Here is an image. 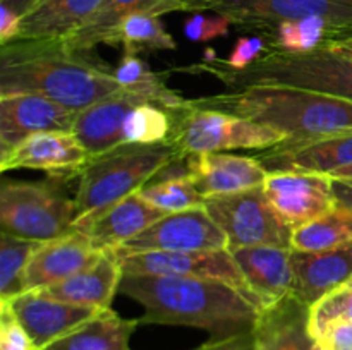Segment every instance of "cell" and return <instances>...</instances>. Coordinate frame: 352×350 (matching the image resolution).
<instances>
[{"label":"cell","instance_id":"1","mask_svg":"<svg viewBox=\"0 0 352 350\" xmlns=\"http://www.w3.org/2000/svg\"><path fill=\"white\" fill-rule=\"evenodd\" d=\"M119 294L143 305L140 325L191 326L210 340L253 331L261 309L220 280L124 273Z\"/></svg>","mask_w":352,"mask_h":350},{"label":"cell","instance_id":"2","mask_svg":"<svg viewBox=\"0 0 352 350\" xmlns=\"http://www.w3.org/2000/svg\"><path fill=\"white\" fill-rule=\"evenodd\" d=\"M65 50L60 41H12L0 54V96L31 93L72 112L122 91L113 72Z\"/></svg>","mask_w":352,"mask_h":350},{"label":"cell","instance_id":"3","mask_svg":"<svg viewBox=\"0 0 352 350\" xmlns=\"http://www.w3.org/2000/svg\"><path fill=\"white\" fill-rule=\"evenodd\" d=\"M188 103L263 124L284 134L285 143H302L352 129V102L291 86H244Z\"/></svg>","mask_w":352,"mask_h":350},{"label":"cell","instance_id":"4","mask_svg":"<svg viewBox=\"0 0 352 350\" xmlns=\"http://www.w3.org/2000/svg\"><path fill=\"white\" fill-rule=\"evenodd\" d=\"M174 160L179 156L167 141L155 144L124 143L91 158L79 175L74 198L78 216L72 230L86 232L103 211L141 191Z\"/></svg>","mask_w":352,"mask_h":350},{"label":"cell","instance_id":"5","mask_svg":"<svg viewBox=\"0 0 352 350\" xmlns=\"http://www.w3.org/2000/svg\"><path fill=\"white\" fill-rule=\"evenodd\" d=\"M198 69L222 79L227 89L277 84L352 102V58L325 47L306 54H291L268 47V50L244 71H226L210 62H203Z\"/></svg>","mask_w":352,"mask_h":350},{"label":"cell","instance_id":"6","mask_svg":"<svg viewBox=\"0 0 352 350\" xmlns=\"http://www.w3.org/2000/svg\"><path fill=\"white\" fill-rule=\"evenodd\" d=\"M167 112L172 119L167 143L174 148L179 160L191 154L230 150L261 151L287 141L284 134L263 124L219 110L196 108L188 100L182 106Z\"/></svg>","mask_w":352,"mask_h":350},{"label":"cell","instance_id":"7","mask_svg":"<svg viewBox=\"0 0 352 350\" xmlns=\"http://www.w3.org/2000/svg\"><path fill=\"white\" fill-rule=\"evenodd\" d=\"M62 180L19 182L3 180L0 187L2 232L21 239L48 242L72 232L76 216L74 199L60 189Z\"/></svg>","mask_w":352,"mask_h":350},{"label":"cell","instance_id":"8","mask_svg":"<svg viewBox=\"0 0 352 350\" xmlns=\"http://www.w3.org/2000/svg\"><path fill=\"white\" fill-rule=\"evenodd\" d=\"M205 208L226 232L229 247L275 246L292 249V229L268 202L261 187L210 196Z\"/></svg>","mask_w":352,"mask_h":350},{"label":"cell","instance_id":"9","mask_svg":"<svg viewBox=\"0 0 352 350\" xmlns=\"http://www.w3.org/2000/svg\"><path fill=\"white\" fill-rule=\"evenodd\" d=\"M117 259L122 268V273L168 275V277L220 280L237 288L248 301L261 309L260 302L251 292L243 271L239 270L229 249L181 250V253L150 250V253L129 254V256L117 257Z\"/></svg>","mask_w":352,"mask_h":350},{"label":"cell","instance_id":"10","mask_svg":"<svg viewBox=\"0 0 352 350\" xmlns=\"http://www.w3.org/2000/svg\"><path fill=\"white\" fill-rule=\"evenodd\" d=\"M212 10L239 27L265 34L278 23L311 16L325 19L337 36L352 33V0H220Z\"/></svg>","mask_w":352,"mask_h":350},{"label":"cell","instance_id":"11","mask_svg":"<svg viewBox=\"0 0 352 350\" xmlns=\"http://www.w3.org/2000/svg\"><path fill=\"white\" fill-rule=\"evenodd\" d=\"M210 249H229V239L205 206H201L188 211L167 213L112 253L117 257H126L150 250L181 253Z\"/></svg>","mask_w":352,"mask_h":350},{"label":"cell","instance_id":"12","mask_svg":"<svg viewBox=\"0 0 352 350\" xmlns=\"http://www.w3.org/2000/svg\"><path fill=\"white\" fill-rule=\"evenodd\" d=\"M263 192L292 230L337 206L330 175L308 172H268Z\"/></svg>","mask_w":352,"mask_h":350},{"label":"cell","instance_id":"13","mask_svg":"<svg viewBox=\"0 0 352 350\" xmlns=\"http://www.w3.org/2000/svg\"><path fill=\"white\" fill-rule=\"evenodd\" d=\"M78 112L31 93L0 96V156L10 153L31 136L72 132Z\"/></svg>","mask_w":352,"mask_h":350},{"label":"cell","instance_id":"14","mask_svg":"<svg viewBox=\"0 0 352 350\" xmlns=\"http://www.w3.org/2000/svg\"><path fill=\"white\" fill-rule=\"evenodd\" d=\"M91 160L78 137L67 130L31 136L10 153L0 156V170L30 168L41 170L50 178L69 180L79 177Z\"/></svg>","mask_w":352,"mask_h":350},{"label":"cell","instance_id":"15","mask_svg":"<svg viewBox=\"0 0 352 350\" xmlns=\"http://www.w3.org/2000/svg\"><path fill=\"white\" fill-rule=\"evenodd\" d=\"M258 161L267 172H308L330 175L352 165V129L261 150Z\"/></svg>","mask_w":352,"mask_h":350},{"label":"cell","instance_id":"16","mask_svg":"<svg viewBox=\"0 0 352 350\" xmlns=\"http://www.w3.org/2000/svg\"><path fill=\"white\" fill-rule=\"evenodd\" d=\"M9 304L38 350L71 333L100 311L62 302L41 290L23 292L10 299Z\"/></svg>","mask_w":352,"mask_h":350},{"label":"cell","instance_id":"17","mask_svg":"<svg viewBox=\"0 0 352 350\" xmlns=\"http://www.w3.org/2000/svg\"><path fill=\"white\" fill-rule=\"evenodd\" d=\"M261 309H267L292 294L294 268L292 249L275 246L229 247Z\"/></svg>","mask_w":352,"mask_h":350},{"label":"cell","instance_id":"18","mask_svg":"<svg viewBox=\"0 0 352 350\" xmlns=\"http://www.w3.org/2000/svg\"><path fill=\"white\" fill-rule=\"evenodd\" d=\"M102 253L95 249L88 233L78 230L60 239L41 242L24 273V292L60 283L95 263Z\"/></svg>","mask_w":352,"mask_h":350},{"label":"cell","instance_id":"19","mask_svg":"<svg viewBox=\"0 0 352 350\" xmlns=\"http://www.w3.org/2000/svg\"><path fill=\"white\" fill-rule=\"evenodd\" d=\"M186 160L189 178L205 199L261 187L268 174L254 156L199 153L191 154Z\"/></svg>","mask_w":352,"mask_h":350},{"label":"cell","instance_id":"20","mask_svg":"<svg viewBox=\"0 0 352 350\" xmlns=\"http://www.w3.org/2000/svg\"><path fill=\"white\" fill-rule=\"evenodd\" d=\"M292 294L309 309L352 280V242L336 249L301 253L292 249Z\"/></svg>","mask_w":352,"mask_h":350},{"label":"cell","instance_id":"21","mask_svg":"<svg viewBox=\"0 0 352 350\" xmlns=\"http://www.w3.org/2000/svg\"><path fill=\"white\" fill-rule=\"evenodd\" d=\"M144 102L136 95L119 91L95 105L78 112L72 134L79 139L89 158L124 144V122L133 108Z\"/></svg>","mask_w":352,"mask_h":350},{"label":"cell","instance_id":"22","mask_svg":"<svg viewBox=\"0 0 352 350\" xmlns=\"http://www.w3.org/2000/svg\"><path fill=\"white\" fill-rule=\"evenodd\" d=\"M311 309L294 294L261 311L254 326V350H320L309 328Z\"/></svg>","mask_w":352,"mask_h":350},{"label":"cell","instance_id":"23","mask_svg":"<svg viewBox=\"0 0 352 350\" xmlns=\"http://www.w3.org/2000/svg\"><path fill=\"white\" fill-rule=\"evenodd\" d=\"M177 10H181V0H102L95 14L62 43L72 54H88L98 45H116L117 27L133 14L162 16Z\"/></svg>","mask_w":352,"mask_h":350},{"label":"cell","instance_id":"24","mask_svg":"<svg viewBox=\"0 0 352 350\" xmlns=\"http://www.w3.org/2000/svg\"><path fill=\"white\" fill-rule=\"evenodd\" d=\"M122 275V268L116 254L112 250H103L98 259L85 270L65 278L60 283L36 290L69 304L107 309L112 304L113 295L119 292Z\"/></svg>","mask_w":352,"mask_h":350},{"label":"cell","instance_id":"25","mask_svg":"<svg viewBox=\"0 0 352 350\" xmlns=\"http://www.w3.org/2000/svg\"><path fill=\"white\" fill-rule=\"evenodd\" d=\"M167 213L148 202L140 192L120 199L103 211L85 233L98 250H113L143 232Z\"/></svg>","mask_w":352,"mask_h":350},{"label":"cell","instance_id":"26","mask_svg":"<svg viewBox=\"0 0 352 350\" xmlns=\"http://www.w3.org/2000/svg\"><path fill=\"white\" fill-rule=\"evenodd\" d=\"M102 0H40L21 19L16 41H60L95 14Z\"/></svg>","mask_w":352,"mask_h":350},{"label":"cell","instance_id":"27","mask_svg":"<svg viewBox=\"0 0 352 350\" xmlns=\"http://www.w3.org/2000/svg\"><path fill=\"white\" fill-rule=\"evenodd\" d=\"M138 326L140 319H124L110 307L100 309L93 318L43 350H129V340Z\"/></svg>","mask_w":352,"mask_h":350},{"label":"cell","instance_id":"28","mask_svg":"<svg viewBox=\"0 0 352 350\" xmlns=\"http://www.w3.org/2000/svg\"><path fill=\"white\" fill-rule=\"evenodd\" d=\"M113 78L124 91L140 96L144 102L153 103L165 110H175L186 102V98L168 88L162 79V74L151 71L138 54L126 51L120 64L113 71Z\"/></svg>","mask_w":352,"mask_h":350},{"label":"cell","instance_id":"29","mask_svg":"<svg viewBox=\"0 0 352 350\" xmlns=\"http://www.w3.org/2000/svg\"><path fill=\"white\" fill-rule=\"evenodd\" d=\"M352 242V209L337 205L306 225L292 230L291 247L301 253L336 249Z\"/></svg>","mask_w":352,"mask_h":350},{"label":"cell","instance_id":"30","mask_svg":"<svg viewBox=\"0 0 352 350\" xmlns=\"http://www.w3.org/2000/svg\"><path fill=\"white\" fill-rule=\"evenodd\" d=\"M337 36V31L322 17H305V19L278 23L270 33L265 34L270 40L268 47L291 54H306L323 47V43Z\"/></svg>","mask_w":352,"mask_h":350},{"label":"cell","instance_id":"31","mask_svg":"<svg viewBox=\"0 0 352 350\" xmlns=\"http://www.w3.org/2000/svg\"><path fill=\"white\" fill-rule=\"evenodd\" d=\"M116 45H122L124 51L175 50V40L162 24L160 16L150 12H138L126 17L117 27Z\"/></svg>","mask_w":352,"mask_h":350},{"label":"cell","instance_id":"32","mask_svg":"<svg viewBox=\"0 0 352 350\" xmlns=\"http://www.w3.org/2000/svg\"><path fill=\"white\" fill-rule=\"evenodd\" d=\"M41 242L2 232L0 235V301L24 292V273Z\"/></svg>","mask_w":352,"mask_h":350},{"label":"cell","instance_id":"33","mask_svg":"<svg viewBox=\"0 0 352 350\" xmlns=\"http://www.w3.org/2000/svg\"><path fill=\"white\" fill-rule=\"evenodd\" d=\"M138 192L148 202L164 209L165 213L188 211L205 206V196L196 189L195 182L189 178L188 174L153 178Z\"/></svg>","mask_w":352,"mask_h":350},{"label":"cell","instance_id":"34","mask_svg":"<svg viewBox=\"0 0 352 350\" xmlns=\"http://www.w3.org/2000/svg\"><path fill=\"white\" fill-rule=\"evenodd\" d=\"M172 130L170 113L153 103H141L124 122V141L138 144L164 143Z\"/></svg>","mask_w":352,"mask_h":350},{"label":"cell","instance_id":"35","mask_svg":"<svg viewBox=\"0 0 352 350\" xmlns=\"http://www.w3.org/2000/svg\"><path fill=\"white\" fill-rule=\"evenodd\" d=\"M336 319L352 321V287L349 285H344L313 305L309 312V328L313 336L318 338L325 326Z\"/></svg>","mask_w":352,"mask_h":350},{"label":"cell","instance_id":"36","mask_svg":"<svg viewBox=\"0 0 352 350\" xmlns=\"http://www.w3.org/2000/svg\"><path fill=\"white\" fill-rule=\"evenodd\" d=\"M232 21L223 14H201L195 12L184 21L182 33L192 43H205L215 38H223L229 34Z\"/></svg>","mask_w":352,"mask_h":350},{"label":"cell","instance_id":"37","mask_svg":"<svg viewBox=\"0 0 352 350\" xmlns=\"http://www.w3.org/2000/svg\"><path fill=\"white\" fill-rule=\"evenodd\" d=\"M267 50V38L263 34H260V36H243L236 41L232 51H230V55L226 60L212 58V60L206 62L220 69H226V71H244L253 62H256Z\"/></svg>","mask_w":352,"mask_h":350},{"label":"cell","instance_id":"38","mask_svg":"<svg viewBox=\"0 0 352 350\" xmlns=\"http://www.w3.org/2000/svg\"><path fill=\"white\" fill-rule=\"evenodd\" d=\"M0 350H38L9 301H0Z\"/></svg>","mask_w":352,"mask_h":350},{"label":"cell","instance_id":"39","mask_svg":"<svg viewBox=\"0 0 352 350\" xmlns=\"http://www.w3.org/2000/svg\"><path fill=\"white\" fill-rule=\"evenodd\" d=\"M316 340L329 350H352V321L336 319L329 323Z\"/></svg>","mask_w":352,"mask_h":350},{"label":"cell","instance_id":"40","mask_svg":"<svg viewBox=\"0 0 352 350\" xmlns=\"http://www.w3.org/2000/svg\"><path fill=\"white\" fill-rule=\"evenodd\" d=\"M195 350H254V333L248 331L227 338L208 340Z\"/></svg>","mask_w":352,"mask_h":350},{"label":"cell","instance_id":"41","mask_svg":"<svg viewBox=\"0 0 352 350\" xmlns=\"http://www.w3.org/2000/svg\"><path fill=\"white\" fill-rule=\"evenodd\" d=\"M21 19L23 17L10 10L9 7L0 3V43L9 45L16 41L17 34H19Z\"/></svg>","mask_w":352,"mask_h":350},{"label":"cell","instance_id":"42","mask_svg":"<svg viewBox=\"0 0 352 350\" xmlns=\"http://www.w3.org/2000/svg\"><path fill=\"white\" fill-rule=\"evenodd\" d=\"M337 205L352 209V178H332Z\"/></svg>","mask_w":352,"mask_h":350},{"label":"cell","instance_id":"43","mask_svg":"<svg viewBox=\"0 0 352 350\" xmlns=\"http://www.w3.org/2000/svg\"><path fill=\"white\" fill-rule=\"evenodd\" d=\"M323 47L329 48V50L337 51V54H342V55H346V57L352 58V33L332 38V40L325 41V43H323Z\"/></svg>","mask_w":352,"mask_h":350},{"label":"cell","instance_id":"44","mask_svg":"<svg viewBox=\"0 0 352 350\" xmlns=\"http://www.w3.org/2000/svg\"><path fill=\"white\" fill-rule=\"evenodd\" d=\"M38 2H40V0H0V3H3V5L9 7L10 10L19 14L21 17L26 16Z\"/></svg>","mask_w":352,"mask_h":350},{"label":"cell","instance_id":"45","mask_svg":"<svg viewBox=\"0 0 352 350\" xmlns=\"http://www.w3.org/2000/svg\"><path fill=\"white\" fill-rule=\"evenodd\" d=\"M220 0H181V10L199 12V10H212Z\"/></svg>","mask_w":352,"mask_h":350},{"label":"cell","instance_id":"46","mask_svg":"<svg viewBox=\"0 0 352 350\" xmlns=\"http://www.w3.org/2000/svg\"><path fill=\"white\" fill-rule=\"evenodd\" d=\"M330 177H332V178H352V165H349V167L340 168V170H337V172H333V174H330Z\"/></svg>","mask_w":352,"mask_h":350},{"label":"cell","instance_id":"47","mask_svg":"<svg viewBox=\"0 0 352 350\" xmlns=\"http://www.w3.org/2000/svg\"><path fill=\"white\" fill-rule=\"evenodd\" d=\"M318 345H320V343H318ZM320 350H329V349H325V347H322V345H320Z\"/></svg>","mask_w":352,"mask_h":350},{"label":"cell","instance_id":"48","mask_svg":"<svg viewBox=\"0 0 352 350\" xmlns=\"http://www.w3.org/2000/svg\"><path fill=\"white\" fill-rule=\"evenodd\" d=\"M347 285H349V287H352V280L349 281V283H347Z\"/></svg>","mask_w":352,"mask_h":350}]
</instances>
